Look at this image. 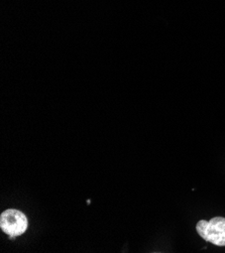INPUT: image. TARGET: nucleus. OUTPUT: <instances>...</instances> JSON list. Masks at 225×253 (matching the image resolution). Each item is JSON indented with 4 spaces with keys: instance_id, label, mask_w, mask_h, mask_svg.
<instances>
[{
    "instance_id": "nucleus-1",
    "label": "nucleus",
    "mask_w": 225,
    "mask_h": 253,
    "mask_svg": "<svg viewBox=\"0 0 225 253\" xmlns=\"http://www.w3.org/2000/svg\"><path fill=\"white\" fill-rule=\"evenodd\" d=\"M196 229L204 240L216 246H225V218L214 217L209 221L200 220Z\"/></svg>"
},
{
    "instance_id": "nucleus-2",
    "label": "nucleus",
    "mask_w": 225,
    "mask_h": 253,
    "mask_svg": "<svg viewBox=\"0 0 225 253\" xmlns=\"http://www.w3.org/2000/svg\"><path fill=\"white\" fill-rule=\"evenodd\" d=\"M28 218L22 212L14 209L4 211L0 216V227L10 237L22 235L28 229Z\"/></svg>"
}]
</instances>
